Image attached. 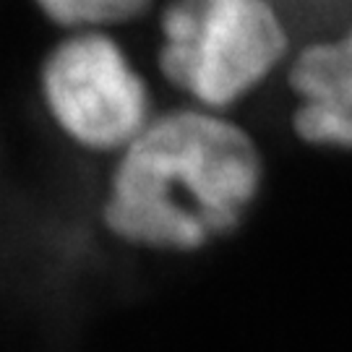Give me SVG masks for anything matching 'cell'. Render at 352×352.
<instances>
[{"mask_svg": "<svg viewBox=\"0 0 352 352\" xmlns=\"http://www.w3.org/2000/svg\"><path fill=\"white\" fill-rule=\"evenodd\" d=\"M261 154L219 115L157 118L120 151L102 222L126 245L193 253L235 232L261 190Z\"/></svg>", "mask_w": 352, "mask_h": 352, "instance_id": "obj_1", "label": "cell"}, {"mask_svg": "<svg viewBox=\"0 0 352 352\" xmlns=\"http://www.w3.org/2000/svg\"><path fill=\"white\" fill-rule=\"evenodd\" d=\"M164 76L206 107H230L287 50L272 0H173L162 16Z\"/></svg>", "mask_w": 352, "mask_h": 352, "instance_id": "obj_2", "label": "cell"}, {"mask_svg": "<svg viewBox=\"0 0 352 352\" xmlns=\"http://www.w3.org/2000/svg\"><path fill=\"white\" fill-rule=\"evenodd\" d=\"M42 97L55 126L89 151H123L149 126V94L104 34H76L50 52Z\"/></svg>", "mask_w": 352, "mask_h": 352, "instance_id": "obj_3", "label": "cell"}, {"mask_svg": "<svg viewBox=\"0 0 352 352\" xmlns=\"http://www.w3.org/2000/svg\"><path fill=\"white\" fill-rule=\"evenodd\" d=\"M298 136L327 149H352V29L318 39L289 68Z\"/></svg>", "mask_w": 352, "mask_h": 352, "instance_id": "obj_4", "label": "cell"}, {"mask_svg": "<svg viewBox=\"0 0 352 352\" xmlns=\"http://www.w3.org/2000/svg\"><path fill=\"white\" fill-rule=\"evenodd\" d=\"M37 6L63 26H104L136 19L149 0H37Z\"/></svg>", "mask_w": 352, "mask_h": 352, "instance_id": "obj_5", "label": "cell"}, {"mask_svg": "<svg viewBox=\"0 0 352 352\" xmlns=\"http://www.w3.org/2000/svg\"><path fill=\"white\" fill-rule=\"evenodd\" d=\"M279 16H285L298 34L334 32L337 26L352 21V0H272Z\"/></svg>", "mask_w": 352, "mask_h": 352, "instance_id": "obj_6", "label": "cell"}]
</instances>
